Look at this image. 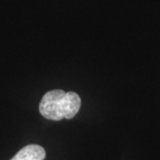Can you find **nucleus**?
<instances>
[{
	"label": "nucleus",
	"mask_w": 160,
	"mask_h": 160,
	"mask_svg": "<svg viewBox=\"0 0 160 160\" xmlns=\"http://www.w3.org/2000/svg\"><path fill=\"white\" fill-rule=\"evenodd\" d=\"M81 99L74 92L56 89L46 92L39 104V112L45 118L59 121L71 119L79 111Z\"/></svg>",
	"instance_id": "f257e3e1"
},
{
	"label": "nucleus",
	"mask_w": 160,
	"mask_h": 160,
	"mask_svg": "<svg viewBox=\"0 0 160 160\" xmlns=\"http://www.w3.org/2000/svg\"><path fill=\"white\" fill-rule=\"evenodd\" d=\"M46 158V150L37 144H30L18 151L10 160H44Z\"/></svg>",
	"instance_id": "f03ea898"
}]
</instances>
